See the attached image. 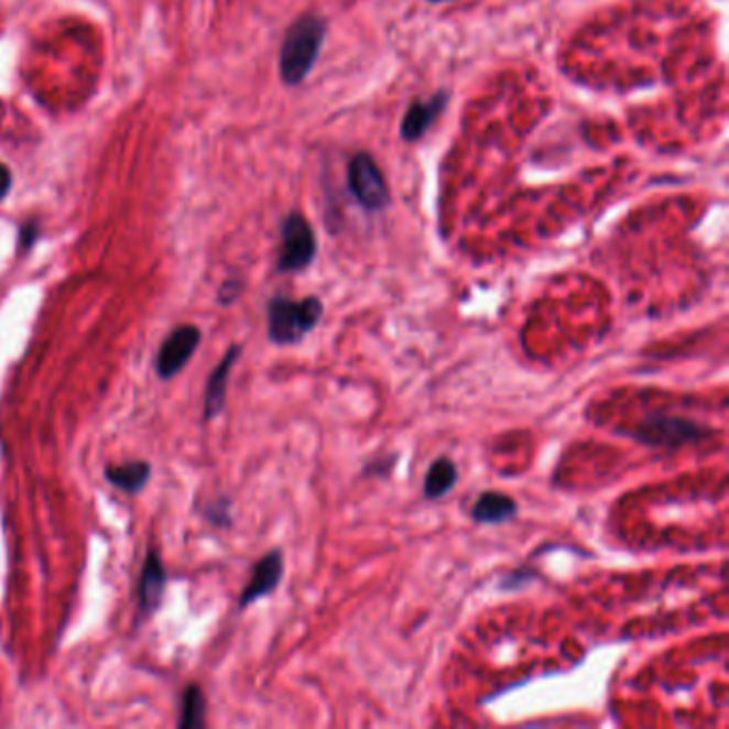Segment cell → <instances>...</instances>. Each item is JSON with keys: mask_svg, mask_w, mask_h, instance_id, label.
<instances>
[{"mask_svg": "<svg viewBox=\"0 0 729 729\" xmlns=\"http://www.w3.org/2000/svg\"><path fill=\"white\" fill-rule=\"evenodd\" d=\"M347 188L353 199L368 210L379 213L390 204V186L374 156L358 152L347 163Z\"/></svg>", "mask_w": 729, "mask_h": 729, "instance_id": "obj_5", "label": "cell"}, {"mask_svg": "<svg viewBox=\"0 0 729 729\" xmlns=\"http://www.w3.org/2000/svg\"><path fill=\"white\" fill-rule=\"evenodd\" d=\"M242 353L240 345H231L229 351L225 353V358L220 360L217 368L213 370V374L208 377L206 383V399H204V420H215L217 415L222 413L225 409V401H227V383L231 377V368L238 362Z\"/></svg>", "mask_w": 729, "mask_h": 729, "instance_id": "obj_10", "label": "cell"}, {"mask_svg": "<svg viewBox=\"0 0 729 729\" xmlns=\"http://www.w3.org/2000/svg\"><path fill=\"white\" fill-rule=\"evenodd\" d=\"M317 257V238L308 219L300 213H290L281 222V249L276 270L293 274L306 270Z\"/></svg>", "mask_w": 729, "mask_h": 729, "instance_id": "obj_4", "label": "cell"}, {"mask_svg": "<svg viewBox=\"0 0 729 729\" xmlns=\"http://www.w3.org/2000/svg\"><path fill=\"white\" fill-rule=\"evenodd\" d=\"M458 481V469L449 458H437L424 477V497L428 501H438L451 492Z\"/></svg>", "mask_w": 729, "mask_h": 729, "instance_id": "obj_13", "label": "cell"}, {"mask_svg": "<svg viewBox=\"0 0 729 729\" xmlns=\"http://www.w3.org/2000/svg\"><path fill=\"white\" fill-rule=\"evenodd\" d=\"M328 24L322 15L306 13L300 15L287 29L281 43L279 72L287 86H300L313 72L319 52L324 47Z\"/></svg>", "mask_w": 729, "mask_h": 729, "instance_id": "obj_1", "label": "cell"}, {"mask_svg": "<svg viewBox=\"0 0 729 729\" xmlns=\"http://www.w3.org/2000/svg\"><path fill=\"white\" fill-rule=\"evenodd\" d=\"M431 4H443V2H451V0H428Z\"/></svg>", "mask_w": 729, "mask_h": 729, "instance_id": "obj_19", "label": "cell"}, {"mask_svg": "<svg viewBox=\"0 0 729 729\" xmlns=\"http://www.w3.org/2000/svg\"><path fill=\"white\" fill-rule=\"evenodd\" d=\"M150 477H152V467L146 460H131L124 465L106 467V479L113 488H118L127 494H135V492L144 490Z\"/></svg>", "mask_w": 729, "mask_h": 729, "instance_id": "obj_12", "label": "cell"}, {"mask_svg": "<svg viewBox=\"0 0 729 729\" xmlns=\"http://www.w3.org/2000/svg\"><path fill=\"white\" fill-rule=\"evenodd\" d=\"M11 183H13V178H11L9 167L0 163V202L7 197V193H9V188H11Z\"/></svg>", "mask_w": 729, "mask_h": 729, "instance_id": "obj_17", "label": "cell"}, {"mask_svg": "<svg viewBox=\"0 0 729 729\" xmlns=\"http://www.w3.org/2000/svg\"><path fill=\"white\" fill-rule=\"evenodd\" d=\"M515 515H518L515 499L499 490L481 492L471 510V518L477 524H505V522H511Z\"/></svg>", "mask_w": 729, "mask_h": 729, "instance_id": "obj_11", "label": "cell"}, {"mask_svg": "<svg viewBox=\"0 0 729 729\" xmlns=\"http://www.w3.org/2000/svg\"><path fill=\"white\" fill-rule=\"evenodd\" d=\"M204 513L215 526H229L231 524V503L225 497H219L217 501H210Z\"/></svg>", "mask_w": 729, "mask_h": 729, "instance_id": "obj_15", "label": "cell"}, {"mask_svg": "<svg viewBox=\"0 0 729 729\" xmlns=\"http://www.w3.org/2000/svg\"><path fill=\"white\" fill-rule=\"evenodd\" d=\"M165 586H167V572L165 565L159 556L156 550H150L146 554V561L142 565L140 574V586H138V599H140V610L144 614H152L161 608V601L165 597Z\"/></svg>", "mask_w": 729, "mask_h": 729, "instance_id": "obj_9", "label": "cell"}, {"mask_svg": "<svg viewBox=\"0 0 729 729\" xmlns=\"http://www.w3.org/2000/svg\"><path fill=\"white\" fill-rule=\"evenodd\" d=\"M324 317V302L317 295L292 300L274 295L268 302V338L279 347H290L304 340L319 326Z\"/></svg>", "mask_w": 729, "mask_h": 729, "instance_id": "obj_2", "label": "cell"}, {"mask_svg": "<svg viewBox=\"0 0 729 729\" xmlns=\"http://www.w3.org/2000/svg\"><path fill=\"white\" fill-rule=\"evenodd\" d=\"M449 104V90H438L431 99H417L404 111L401 122V140L413 144L420 142L431 127L437 122L438 116Z\"/></svg>", "mask_w": 729, "mask_h": 729, "instance_id": "obj_8", "label": "cell"}, {"mask_svg": "<svg viewBox=\"0 0 729 729\" xmlns=\"http://www.w3.org/2000/svg\"><path fill=\"white\" fill-rule=\"evenodd\" d=\"M199 342H202V329L197 326H181V328L174 329L161 342V347L156 351L154 368H156L159 379H163V381L174 379L184 366L188 364V360L197 351Z\"/></svg>", "mask_w": 729, "mask_h": 729, "instance_id": "obj_6", "label": "cell"}, {"mask_svg": "<svg viewBox=\"0 0 729 729\" xmlns=\"http://www.w3.org/2000/svg\"><path fill=\"white\" fill-rule=\"evenodd\" d=\"M712 435L710 428L693 422L689 417L667 415V413H653L646 415L629 437L649 447H663V449H678L685 445H693Z\"/></svg>", "mask_w": 729, "mask_h": 729, "instance_id": "obj_3", "label": "cell"}, {"mask_svg": "<svg viewBox=\"0 0 729 729\" xmlns=\"http://www.w3.org/2000/svg\"><path fill=\"white\" fill-rule=\"evenodd\" d=\"M240 292H242L240 281H227V283H222L219 292L220 304H231L240 295Z\"/></svg>", "mask_w": 729, "mask_h": 729, "instance_id": "obj_16", "label": "cell"}, {"mask_svg": "<svg viewBox=\"0 0 729 729\" xmlns=\"http://www.w3.org/2000/svg\"><path fill=\"white\" fill-rule=\"evenodd\" d=\"M35 233H37V229H33V227L22 229V249H29L35 242Z\"/></svg>", "mask_w": 729, "mask_h": 729, "instance_id": "obj_18", "label": "cell"}, {"mask_svg": "<svg viewBox=\"0 0 729 729\" xmlns=\"http://www.w3.org/2000/svg\"><path fill=\"white\" fill-rule=\"evenodd\" d=\"M178 728H206V695L197 685H191L184 689L183 712L178 719Z\"/></svg>", "mask_w": 729, "mask_h": 729, "instance_id": "obj_14", "label": "cell"}, {"mask_svg": "<svg viewBox=\"0 0 729 729\" xmlns=\"http://www.w3.org/2000/svg\"><path fill=\"white\" fill-rule=\"evenodd\" d=\"M283 574H285L283 552L279 547L265 552L253 565L251 580L242 588V595H240V601H238L240 610H244L259 599L272 595L279 588V584L283 583Z\"/></svg>", "mask_w": 729, "mask_h": 729, "instance_id": "obj_7", "label": "cell"}]
</instances>
